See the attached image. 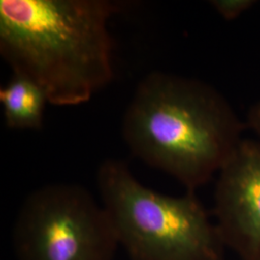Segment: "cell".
<instances>
[{
  "label": "cell",
  "instance_id": "1",
  "mask_svg": "<svg viewBox=\"0 0 260 260\" xmlns=\"http://www.w3.org/2000/svg\"><path fill=\"white\" fill-rule=\"evenodd\" d=\"M109 0H0V54L48 103L89 102L114 78Z\"/></svg>",
  "mask_w": 260,
  "mask_h": 260
},
{
  "label": "cell",
  "instance_id": "2",
  "mask_svg": "<svg viewBox=\"0 0 260 260\" xmlns=\"http://www.w3.org/2000/svg\"><path fill=\"white\" fill-rule=\"evenodd\" d=\"M247 126L204 81L155 72L137 86L122 121L134 156L195 192L218 175Z\"/></svg>",
  "mask_w": 260,
  "mask_h": 260
},
{
  "label": "cell",
  "instance_id": "3",
  "mask_svg": "<svg viewBox=\"0 0 260 260\" xmlns=\"http://www.w3.org/2000/svg\"><path fill=\"white\" fill-rule=\"evenodd\" d=\"M96 183L119 245L131 260H223L224 245L195 192H156L116 159L100 166Z\"/></svg>",
  "mask_w": 260,
  "mask_h": 260
},
{
  "label": "cell",
  "instance_id": "4",
  "mask_svg": "<svg viewBox=\"0 0 260 260\" xmlns=\"http://www.w3.org/2000/svg\"><path fill=\"white\" fill-rule=\"evenodd\" d=\"M13 245L19 260H112L119 242L103 205L88 190L54 183L24 200Z\"/></svg>",
  "mask_w": 260,
  "mask_h": 260
},
{
  "label": "cell",
  "instance_id": "5",
  "mask_svg": "<svg viewBox=\"0 0 260 260\" xmlns=\"http://www.w3.org/2000/svg\"><path fill=\"white\" fill-rule=\"evenodd\" d=\"M215 225L242 260H260V141L243 139L218 173Z\"/></svg>",
  "mask_w": 260,
  "mask_h": 260
},
{
  "label": "cell",
  "instance_id": "6",
  "mask_svg": "<svg viewBox=\"0 0 260 260\" xmlns=\"http://www.w3.org/2000/svg\"><path fill=\"white\" fill-rule=\"evenodd\" d=\"M0 103L10 129L37 130L43 126L47 101L44 91L32 80L13 75L0 89Z\"/></svg>",
  "mask_w": 260,
  "mask_h": 260
},
{
  "label": "cell",
  "instance_id": "7",
  "mask_svg": "<svg viewBox=\"0 0 260 260\" xmlns=\"http://www.w3.org/2000/svg\"><path fill=\"white\" fill-rule=\"evenodd\" d=\"M254 0H212L214 10L225 20L238 19L242 14L255 5Z\"/></svg>",
  "mask_w": 260,
  "mask_h": 260
},
{
  "label": "cell",
  "instance_id": "8",
  "mask_svg": "<svg viewBox=\"0 0 260 260\" xmlns=\"http://www.w3.org/2000/svg\"><path fill=\"white\" fill-rule=\"evenodd\" d=\"M247 126H249L258 137L260 141V99L253 103L248 112Z\"/></svg>",
  "mask_w": 260,
  "mask_h": 260
}]
</instances>
